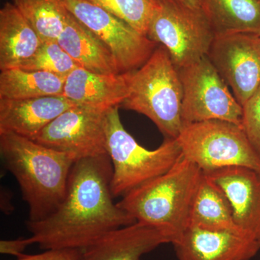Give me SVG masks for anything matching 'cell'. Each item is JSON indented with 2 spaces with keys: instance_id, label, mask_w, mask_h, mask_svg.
I'll use <instances>...</instances> for the list:
<instances>
[{
  "instance_id": "13",
  "label": "cell",
  "mask_w": 260,
  "mask_h": 260,
  "mask_svg": "<svg viewBox=\"0 0 260 260\" xmlns=\"http://www.w3.org/2000/svg\"><path fill=\"white\" fill-rule=\"evenodd\" d=\"M204 173V172H203ZM223 191L234 221L244 232L260 238V174L242 167L204 173Z\"/></svg>"
},
{
  "instance_id": "7",
  "label": "cell",
  "mask_w": 260,
  "mask_h": 260,
  "mask_svg": "<svg viewBox=\"0 0 260 260\" xmlns=\"http://www.w3.org/2000/svg\"><path fill=\"white\" fill-rule=\"evenodd\" d=\"M178 71L183 89L184 124L221 120L242 126V106L208 56Z\"/></svg>"
},
{
  "instance_id": "23",
  "label": "cell",
  "mask_w": 260,
  "mask_h": 260,
  "mask_svg": "<svg viewBox=\"0 0 260 260\" xmlns=\"http://www.w3.org/2000/svg\"><path fill=\"white\" fill-rule=\"evenodd\" d=\"M147 36L159 0H89Z\"/></svg>"
},
{
  "instance_id": "6",
  "label": "cell",
  "mask_w": 260,
  "mask_h": 260,
  "mask_svg": "<svg viewBox=\"0 0 260 260\" xmlns=\"http://www.w3.org/2000/svg\"><path fill=\"white\" fill-rule=\"evenodd\" d=\"M177 140L183 156L204 173L242 167L260 174V158L242 126L221 120L185 124Z\"/></svg>"
},
{
  "instance_id": "9",
  "label": "cell",
  "mask_w": 260,
  "mask_h": 260,
  "mask_svg": "<svg viewBox=\"0 0 260 260\" xmlns=\"http://www.w3.org/2000/svg\"><path fill=\"white\" fill-rule=\"evenodd\" d=\"M66 9L112 51L121 74L139 69L158 44L89 0H61Z\"/></svg>"
},
{
  "instance_id": "30",
  "label": "cell",
  "mask_w": 260,
  "mask_h": 260,
  "mask_svg": "<svg viewBox=\"0 0 260 260\" xmlns=\"http://www.w3.org/2000/svg\"><path fill=\"white\" fill-rule=\"evenodd\" d=\"M259 39H260V32H259Z\"/></svg>"
},
{
  "instance_id": "19",
  "label": "cell",
  "mask_w": 260,
  "mask_h": 260,
  "mask_svg": "<svg viewBox=\"0 0 260 260\" xmlns=\"http://www.w3.org/2000/svg\"><path fill=\"white\" fill-rule=\"evenodd\" d=\"M215 37L260 32V0H198Z\"/></svg>"
},
{
  "instance_id": "21",
  "label": "cell",
  "mask_w": 260,
  "mask_h": 260,
  "mask_svg": "<svg viewBox=\"0 0 260 260\" xmlns=\"http://www.w3.org/2000/svg\"><path fill=\"white\" fill-rule=\"evenodd\" d=\"M66 78L43 71L20 68L1 70L0 100H20L62 95Z\"/></svg>"
},
{
  "instance_id": "5",
  "label": "cell",
  "mask_w": 260,
  "mask_h": 260,
  "mask_svg": "<svg viewBox=\"0 0 260 260\" xmlns=\"http://www.w3.org/2000/svg\"><path fill=\"white\" fill-rule=\"evenodd\" d=\"M119 107L108 109L106 116L107 151L113 167L111 189L114 198L165 174L182 155L177 139L166 138L155 150L140 145L121 123Z\"/></svg>"
},
{
  "instance_id": "26",
  "label": "cell",
  "mask_w": 260,
  "mask_h": 260,
  "mask_svg": "<svg viewBox=\"0 0 260 260\" xmlns=\"http://www.w3.org/2000/svg\"><path fill=\"white\" fill-rule=\"evenodd\" d=\"M82 249H52L41 254H25L15 260H80Z\"/></svg>"
},
{
  "instance_id": "29",
  "label": "cell",
  "mask_w": 260,
  "mask_h": 260,
  "mask_svg": "<svg viewBox=\"0 0 260 260\" xmlns=\"http://www.w3.org/2000/svg\"><path fill=\"white\" fill-rule=\"evenodd\" d=\"M168 1L182 8L194 10V11L203 12L200 8L198 0H168Z\"/></svg>"
},
{
  "instance_id": "11",
  "label": "cell",
  "mask_w": 260,
  "mask_h": 260,
  "mask_svg": "<svg viewBox=\"0 0 260 260\" xmlns=\"http://www.w3.org/2000/svg\"><path fill=\"white\" fill-rule=\"evenodd\" d=\"M207 56L243 107L260 85L259 34L216 36Z\"/></svg>"
},
{
  "instance_id": "1",
  "label": "cell",
  "mask_w": 260,
  "mask_h": 260,
  "mask_svg": "<svg viewBox=\"0 0 260 260\" xmlns=\"http://www.w3.org/2000/svg\"><path fill=\"white\" fill-rule=\"evenodd\" d=\"M112 174L108 154L77 160L59 208L44 220H27L34 244L44 250L83 249L104 234L135 223L136 220L114 203Z\"/></svg>"
},
{
  "instance_id": "17",
  "label": "cell",
  "mask_w": 260,
  "mask_h": 260,
  "mask_svg": "<svg viewBox=\"0 0 260 260\" xmlns=\"http://www.w3.org/2000/svg\"><path fill=\"white\" fill-rule=\"evenodd\" d=\"M57 42L80 68L99 74H121L110 49L70 13Z\"/></svg>"
},
{
  "instance_id": "25",
  "label": "cell",
  "mask_w": 260,
  "mask_h": 260,
  "mask_svg": "<svg viewBox=\"0 0 260 260\" xmlns=\"http://www.w3.org/2000/svg\"><path fill=\"white\" fill-rule=\"evenodd\" d=\"M242 107L243 129L260 158V85Z\"/></svg>"
},
{
  "instance_id": "10",
  "label": "cell",
  "mask_w": 260,
  "mask_h": 260,
  "mask_svg": "<svg viewBox=\"0 0 260 260\" xmlns=\"http://www.w3.org/2000/svg\"><path fill=\"white\" fill-rule=\"evenodd\" d=\"M107 112L75 106L48 124L34 141L77 160L106 155Z\"/></svg>"
},
{
  "instance_id": "8",
  "label": "cell",
  "mask_w": 260,
  "mask_h": 260,
  "mask_svg": "<svg viewBox=\"0 0 260 260\" xmlns=\"http://www.w3.org/2000/svg\"><path fill=\"white\" fill-rule=\"evenodd\" d=\"M147 37L165 47L179 69L207 56L215 36L203 12L159 0Z\"/></svg>"
},
{
  "instance_id": "27",
  "label": "cell",
  "mask_w": 260,
  "mask_h": 260,
  "mask_svg": "<svg viewBox=\"0 0 260 260\" xmlns=\"http://www.w3.org/2000/svg\"><path fill=\"white\" fill-rule=\"evenodd\" d=\"M32 244H34V243L30 237L27 239L19 238L13 240H2L0 242V252L19 258L23 255L24 251L26 248Z\"/></svg>"
},
{
  "instance_id": "15",
  "label": "cell",
  "mask_w": 260,
  "mask_h": 260,
  "mask_svg": "<svg viewBox=\"0 0 260 260\" xmlns=\"http://www.w3.org/2000/svg\"><path fill=\"white\" fill-rule=\"evenodd\" d=\"M169 241L158 229L135 222L104 234L82 249L80 260H140Z\"/></svg>"
},
{
  "instance_id": "18",
  "label": "cell",
  "mask_w": 260,
  "mask_h": 260,
  "mask_svg": "<svg viewBox=\"0 0 260 260\" xmlns=\"http://www.w3.org/2000/svg\"><path fill=\"white\" fill-rule=\"evenodd\" d=\"M42 43L15 5L5 3L0 10V70L20 68Z\"/></svg>"
},
{
  "instance_id": "12",
  "label": "cell",
  "mask_w": 260,
  "mask_h": 260,
  "mask_svg": "<svg viewBox=\"0 0 260 260\" xmlns=\"http://www.w3.org/2000/svg\"><path fill=\"white\" fill-rule=\"evenodd\" d=\"M173 245L178 260H250L260 251V238L247 232L189 226Z\"/></svg>"
},
{
  "instance_id": "22",
  "label": "cell",
  "mask_w": 260,
  "mask_h": 260,
  "mask_svg": "<svg viewBox=\"0 0 260 260\" xmlns=\"http://www.w3.org/2000/svg\"><path fill=\"white\" fill-rule=\"evenodd\" d=\"M13 3L43 42L57 41L70 15L61 0H13Z\"/></svg>"
},
{
  "instance_id": "20",
  "label": "cell",
  "mask_w": 260,
  "mask_h": 260,
  "mask_svg": "<svg viewBox=\"0 0 260 260\" xmlns=\"http://www.w3.org/2000/svg\"><path fill=\"white\" fill-rule=\"evenodd\" d=\"M189 226L246 232L234 221L232 207L223 191L204 173L191 207Z\"/></svg>"
},
{
  "instance_id": "24",
  "label": "cell",
  "mask_w": 260,
  "mask_h": 260,
  "mask_svg": "<svg viewBox=\"0 0 260 260\" xmlns=\"http://www.w3.org/2000/svg\"><path fill=\"white\" fill-rule=\"evenodd\" d=\"M78 67L79 65L55 41L43 42L36 54L18 68L28 71L47 72L67 78Z\"/></svg>"
},
{
  "instance_id": "14",
  "label": "cell",
  "mask_w": 260,
  "mask_h": 260,
  "mask_svg": "<svg viewBox=\"0 0 260 260\" xmlns=\"http://www.w3.org/2000/svg\"><path fill=\"white\" fill-rule=\"evenodd\" d=\"M75 106L63 95L0 100V133L34 140L51 121Z\"/></svg>"
},
{
  "instance_id": "2",
  "label": "cell",
  "mask_w": 260,
  "mask_h": 260,
  "mask_svg": "<svg viewBox=\"0 0 260 260\" xmlns=\"http://www.w3.org/2000/svg\"><path fill=\"white\" fill-rule=\"evenodd\" d=\"M0 153L28 205L29 221L47 218L61 204L76 159L13 133H0Z\"/></svg>"
},
{
  "instance_id": "4",
  "label": "cell",
  "mask_w": 260,
  "mask_h": 260,
  "mask_svg": "<svg viewBox=\"0 0 260 260\" xmlns=\"http://www.w3.org/2000/svg\"><path fill=\"white\" fill-rule=\"evenodd\" d=\"M183 89L177 67L158 45L139 69L130 72L129 91L120 107L149 118L166 138L177 139L184 123Z\"/></svg>"
},
{
  "instance_id": "28",
  "label": "cell",
  "mask_w": 260,
  "mask_h": 260,
  "mask_svg": "<svg viewBox=\"0 0 260 260\" xmlns=\"http://www.w3.org/2000/svg\"><path fill=\"white\" fill-rule=\"evenodd\" d=\"M1 198H0V208H1L2 211L5 214V215H10L13 213L14 210V207L12 204V195L10 191L8 189L3 188L1 189Z\"/></svg>"
},
{
  "instance_id": "16",
  "label": "cell",
  "mask_w": 260,
  "mask_h": 260,
  "mask_svg": "<svg viewBox=\"0 0 260 260\" xmlns=\"http://www.w3.org/2000/svg\"><path fill=\"white\" fill-rule=\"evenodd\" d=\"M129 73L99 74L78 67L67 76L62 95L77 106L104 110L120 107L129 91Z\"/></svg>"
},
{
  "instance_id": "3",
  "label": "cell",
  "mask_w": 260,
  "mask_h": 260,
  "mask_svg": "<svg viewBox=\"0 0 260 260\" xmlns=\"http://www.w3.org/2000/svg\"><path fill=\"white\" fill-rule=\"evenodd\" d=\"M203 176V171L182 155L170 170L130 191L117 205L136 222L158 229L176 244L189 227Z\"/></svg>"
}]
</instances>
